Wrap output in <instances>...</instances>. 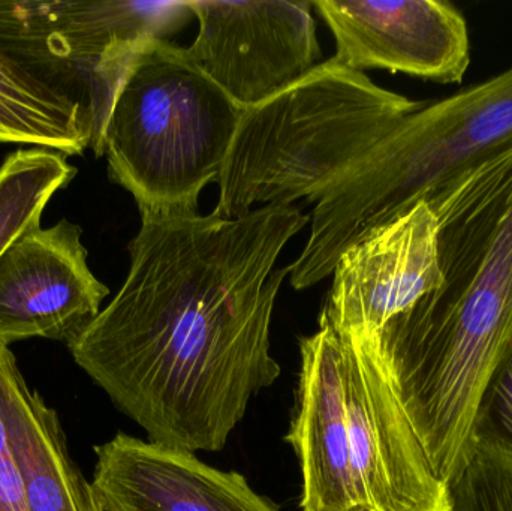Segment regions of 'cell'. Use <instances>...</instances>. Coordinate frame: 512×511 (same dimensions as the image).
Instances as JSON below:
<instances>
[{
	"label": "cell",
	"instance_id": "obj_12",
	"mask_svg": "<svg viewBox=\"0 0 512 511\" xmlns=\"http://www.w3.org/2000/svg\"><path fill=\"white\" fill-rule=\"evenodd\" d=\"M294 419L285 440L300 462L301 511H375L355 476L340 336L327 318L300 339Z\"/></svg>",
	"mask_w": 512,
	"mask_h": 511
},
{
	"label": "cell",
	"instance_id": "obj_5",
	"mask_svg": "<svg viewBox=\"0 0 512 511\" xmlns=\"http://www.w3.org/2000/svg\"><path fill=\"white\" fill-rule=\"evenodd\" d=\"M243 111L186 48L152 39L108 117L110 179L131 192L141 218L198 215L201 192L218 182Z\"/></svg>",
	"mask_w": 512,
	"mask_h": 511
},
{
	"label": "cell",
	"instance_id": "obj_11",
	"mask_svg": "<svg viewBox=\"0 0 512 511\" xmlns=\"http://www.w3.org/2000/svg\"><path fill=\"white\" fill-rule=\"evenodd\" d=\"M313 6L336 39L334 59L354 71L381 68L456 84L471 65L468 23L447 0H316Z\"/></svg>",
	"mask_w": 512,
	"mask_h": 511
},
{
	"label": "cell",
	"instance_id": "obj_16",
	"mask_svg": "<svg viewBox=\"0 0 512 511\" xmlns=\"http://www.w3.org/2000/svg\"><path fill=\"white\" fill-rule=\"evenodd\" d=\"M68 156L42 147L18 149L0 165V257L15 240L41 225L56 192L74 179Z\"/></svg>",
	"mask_w": 512,
	"mask_h": 511
},
{
	"label": "cell",
	"instance_id": "obj_1",
	"mask_svg": "<svg viewBox=\"0 0 512 511\" xmlns=\"http://www.w3.org/2000/svg\"><path fill=\"white\" fill-rule=\"evenodd\" d=\"M309 221L294 206L143 216L125 284L68 344L75 363L150 441L221 452L280 375L270 326L289 267H273Z\"/></svg>",
	"mask_w": 512,
	"mask_h": 511
},
{
	"label": "cell",
	"instance_id": "obj_19",
	"mask_svg": "<svg viewBox=\"0 0 512 511\" xmlns=\"http://www.w3.org/2000/svg\"><path fill=\"white\" fill-rule=\"evenodd\" d=\"M0 511H27L17 465L9 449L8 432L0 417Z\"/></svg>",
	"mask_w": 512,
	"mask_h": 511
},
{
	"label": "cell",
	"instance_id": "obj_13",
	"mask_svg": "<svg viewBox=\"0 0 512 511\" xmlns=\"http://www.w3.org/2000/svg\"><path fill=\"white\" fill-rule=\"evenodd\" d=\"M95 453L92 488L104 511H280L243 474L189 450L120 432Z\"/></svg>",
	"mask_w": 512,
	"mask_h": 511
},
{
	"label": "cell",
	"instance_id": "obj_15",
	"mask_svg": "<svg viewBox=\"0 0 512 511\" xmlns=\"http://www.w3.org/2000/svg\"><path fill=\"white\" fill-rule=\"evenodd\" d=\"M90 138L81 108L0 36V143L32 144L72 156L90 147Z\"/></svg>",
	"mask_w": 512,
	"mask_h": 511
},
{
	"label": "cell",
	"instance_id": "obj_6",
	"mask_svg": "<svg viewBox=\"0 0 512 511\" xmlns=\"http://www.w3.org/2000/svg\"><path fill=\"white\" fill-rule=\"evenodd\" d=\"M192 17L188 0H0V36L81 108L90 149L101 158L114 99L144 45L174 35Z\"/></svg>",
	"mask_w": 512,
	"mask_h": 511
},
{
	"label": "cell",
	"instance_id": "obj_18",
	"mask_svg": "<svg viewBox=\"0 0 512 511\" xmlns=\"http://www.w3.org/2000/svg\"><path fill=\"white\" fill-rule=\"evenodd\" d=\"M475 449L512 456V338L484 387L472 425Z\"/></svg>",
	"mask_w": 512,
	"mask_h": 511
},
{
	"label": "cell",
	"instance_id": "obj_4",
	"mask_svg": "<svg viewBox=\"0 0 512 511\" xmlns=\"http://www.w3.org/2000/svg\"><path fill=\"white\" fill-rule=\"evenodd\" d=\"M512 140V66L406 116L316 203L295 290L333 273L346 249L426 201L436 189Z\"/></svg>",
	"mask_w": 512,
	"mask_h": 511
},
{
	"label": "cell",
	"instance_id": "obj_2",
	"mask_svg": "<svg viewBox=\"0 0 512 511\" xmlns=\"http://www.w3.org/2000/svg\"><path fill=\"white\" fill-rule=\"evenodd\" d=\"M442 282L373 338L436 476L453 485L472 425L512 338V140L436 189Z\"/></svg>",
	"mask_w": 512,
	"mask_h": 511
},
{
	"label": "cell",
	"instance_id": "obj_7",
	"mask_svg": "<svg viewBox=\"0 0 512 511\" xmlns=\"http://www.w3.org/2000/svg\"><path fill=\"white\" fill-rule=\"evenodd\" d=\"M189 6L200 32L186 53L243 110L321 65L313 2L192 0Z\"/></svg>",
	"mask_w": 512,
	"mask_h": 511
},
{
	"label": "cell",
	"instance_id": "obj_10",
	"mask_svg": "<svg viewBox=\"0 0 512 511\" xmlns=\"http://www.w3.org/2000/svg\"><path fill=\"white\" fill-rule=\"evenodd\" d=\"M321 315L337 332L375 338L441 285L438 221L418 203L343 252Z\"/></svg>",
	"mask_w": 512,
	"mask_h": 511
},
{
	"label": "cell",
	"instance_id": "obj_17",
	"mask_svg": "<svg viewBox=\"0 0 512 511\" xmlns=\"http://www.w3.org/2000/svg\"><path fill=\"white\" fill-rule=\"evenodd\" d=\"M450 497L451 511H512V456L475 449Z\"/></svg>",
	"mask_w": 512,
	"mask_h": 511
},
{
	"label": "cell",
	"instance_id": "obj_8",
	"mask_svg": "<svg viewBox=\"0 0 512 511\" xmlns=\"http://www.w3.org/2000/svg\"><path fill=\"white\" fill-rule=\"evenodd\" d=\"M355 476L375 511H451L376 353L373 338L337 332Z\"/></svg>",
	"mask_w": 512,
	"mask_h": 511
},
{
	"label": "cell",
	"instance_id": "obj_3",
	"mask_svg": "<svg viewBox=\"0 0 512 511\" xmlns=\"http://www.w3.org/2000/svg\"><path fill=\"white\" fill-rule=\"evenodd\" d=\"M424 102L382 89L334 57L322 62L243 111L213 212L240 218L254 204L318 203Z\"/></svg>",
	"mask_w": 512,
	"mask_h": 511
},
{
	"label": "cell",
	"instance_id": "obj_14",
	"mask_svg": "<svg viewBox=\"0 0 512 511\" xmlns=\"http://www.w3.org/2000/svg\"><path fill=\"white\" fill-rule=\"evenodd\" d=\"M0 417L8 432L27 511H104L92 483L69 456L56 411L27 386L14 353L3 344Z\"/></svg>",
	"mask_w": 512,
	"mask_h": 511
},
{
	"label": "cell",
	"instance_id": "obj_9",
	"mask_svg": "<svg viewBox=\"0 0 512 511\" xmlns=\"http://www.w3.org/2000/svg\"><path fill=\"white\" fill-rule=\"evenodd\" d=\"M81 234L66 219L38 225L0 257V344H71L98 317L110 290L90 270Z\"/></svg>",
	"mask_w": 512,
	"mask_h": 511
}]
</instances>
